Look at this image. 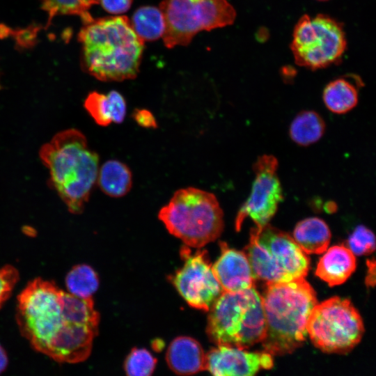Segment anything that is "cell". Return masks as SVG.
<instances>
[{
	"mask_svg": "<svg viewBox=\"0 0 376 376\" xmlns=\"http://www.w3.org/2000/svg\"><path fill=\"white\" fill-rule=\"evenodd\" d=\"M17 301L20 331L36 351L60 363H79L89 357L100 322L91 298L76 297L38 278Z\"/></svg>",
	"mask_w": 376,
	"mask_h": 376,
	"instance_id": "obj_1",
	"label": "cell"
},
{
	"mask_svg": "<svg viewBox=\"0 0 376 376\" xmlns=\"http://www.w3.org/2000/svg\"><path fill=\"white\" fill-rule=\"evenodd\" d=\"M78 40L82 68L97 79L121 81L137 76L145 42L127 17L93 18L84 23Z\"/></svg>",
	"mask_w": 376,
	"mask_h": 376,
	"instance_id": "obj_2",
	"label": "cell"
},
{
	"mask_svg": "<svg viewBox=\"0 0 376 376\" xmlns=\"http://www.w3.org/2000/svg\"><path fill=\"white\" fill-rule=\"evenodd\" d=\"M39 156L49 173V182L68 210L80 214L97 182L98 155L77 129L58 132L40 148Z\"/></svg>",
	"mask_w": 376,
	"mask_h": 376,
	"instance_id": "obj_3",
	"label": "cell"
},
{
	"mask_svg": "<svg viewBox=\"0 0 376 376\" xmlns=\"http://www.w3.org/2000/svg\"><path fill=\"white\" fill-rule=\"evenodd\" d=\"M260 295L265 320L264 351L272 356L292 353L306 338L308 319L318 303L315 290L301 278L266 283Z\"/></svg>",
	"mask_w": 376,
	"mask_h": 376,
	"instance_id": "obj_4",
	"label": "cell"
},
{
	"mask_svg": "<svg viewBox=\"0 0 376 376\" xmlns=\"http://www.w3.org/2000/svg\"><path fill=\"white\" fill-rule=\"evenodd\" d=\"M209 311L206 332L217 345L245 350L261 343L265 337L261 295L254 287L223 291Z\"/></svg>",
	"mask_w": 376,
	"mask_h": 376,
	"instance_id": "obj_5",
	"label": "cell"
},
{
	"mask_svg": "<svg viewBox=\"0 0 376 376\" xmlns=\"http://www.w3.org/2000/svg\"><path fill=\"white\" fill-rule=\"evenodd\" d=\"M168 231L187 246L201 248L224 229V213L212 193L196 188L177 190L158 214Z\"/></svg>",
	"mask_w": 376,
	"mask_h": 376,
	"instance_id": "obj_6",
	"label": "cell"
},
{
	"mask_svg": "<svg viewBox=\"0 0 376 376\" xmlns=\"http://www.w3.org/2000/svg\"><path fill=\"white\" fill-rule=\"evenodd\" d=\"M256 279L266 283L305 278L310 260L293 237L268 224L253 228L244 251Z\"/></svg>",
	"mask_w": 376,
	"mask_h": 376,
	"instance_id": "obj_7",
	"label": "cell"
},
{
	"mask_svg": "<svg viewBox=\"0 0 376 376\" xmlns=\"http://www.w3.org/2000/svg\"><path fill=\"white\" fill-rule=\"evenodd\" d=\"M159 8L165 22L162 39L168 49L187 46L199 32L231 25L236 17L227 0H162Z\"/></svg>",
	"mask_w": 376,
	"mask_h": 376,
	"instance_id": "obj_8",
	"label": "cell"
},
{
	"mask_svg": "<svg viewBox=\"0 0 376 376\" xmlns=\"http://www.w3.org/2000/svg\"><path fill=\"white\" fill-rule=\"evenodd\" d=\"M313 345L324 352L346 353L361 340L363 324L350 301L338 297L316 304L306 324Z\"/></svg>",
	"mask_w": 376,
	"mask_h": 376,
	"instance_id": "obj_9",
	"label": "cell"
},
{
	"mask_svg": "<svg viewBox=\"0 0 376 376\" xmlns=\"http://www.w3.org/2000/svg\"><path fill=\"white\" fill-rule=\"evenodd\" d=\"M347 40L340 23L328 15L301 16L295 26L290 49L297 65L315 70L340 60Z\"/></svg>",
	"mask_w": 376,
	"mask_h": 376,
	"instance_id": "obj_10",
	"label": "cell"
},
{
	"mask_svg": "<svg viewBox=\"0 0 376 376\" xmlns=\"http://www.w3.org/2000/svg\"><path fill=\"white\" fill-rule=\"evenodd\" d=\"M183 266L171 276V281L182 297L191 307L209 311L223 292L205 250L191 253L188 247L181 249Z\"/></svg>",
	"mask_w": 376,
	"mask_h": 376,
	"instance_id": "obj_11",
	"label": "cell"
},
{
	"mask_svg": "<svg viewBox=\"0 0 376 376\" xmlns=\"http://www.w3.org/2000/svg\"><path fill=\"white\" fill-rule=\"evenodd\" d=\"M277 168L278 161L273 155H263L254 163L255 179L249 198L237 212L235 223L237 231L247 217L260 229L276 213L283 198Z\"/></svg>",
	"mask_w": 376,
	"mask_h": 376,
	"instance_id": "obj_12",
	"label": "cell"
},
{
	"mask_svg": "<svg viewBox=\"0 0 376 376\" xmlns=\"http://www.w3.org/2000/svg\"><path fill=\"white\" fill-rule=\"evenodd\" d=\"M272 355L263 352L217 345L206 354V369L217 376H250L273 366Z\"/></svg>",
	"mask_w": 376,
	"mask_h": 376,
	"instance_id": "obj_13",
	"label": "cell"
},
{
	"mask_svg": "<svg viewBox=\"0 0 376 376\" xmlns=\"http://www.w3.org/2000/svg\"><path fill=\"white\" fill-rule=\"evenodd\" d=\"M221 255L212 265L213 273L224 292H237L254 287L256 280L244 251L220 243Z\"/></svg>",
	"mask_w": 376,
	"mask_h": 376,
	"instance_id": "obj_14",
	"label": "cell"
},
{
	"mask_svg": "<svg viewBox=\"0 0 376 376\" xmlns=\"http://www.w3.org/2000/svg\"><path fill=\"white\" fill-rule=\"evenodd\" d=\"M166 359L179 375H191L206 369V354L200 343L189 336H179L169 345Z\"/></svg>",
	"mask_w": 376,
	"mask_h": 376,
	"instance_id": "obj_15",
	"label": "cell"
},
{
	"mask_svg": "<svg viewBox=\"0 0 376 376\" xmlns=\"http://www.w3.org/2000/svg\"><path fill=\"white\" fill-rule=\"evenodd\" d=\"M324 253L318 262L316 276L330 286L342 284L356 269L355 255L343 245L333 246Z\"/></svg>",
	"mask_w": 376,
	"mask_h": 376,
	"instance_id": "obj_16",
	"label": "cell"
},
{
	"mask_svg": "<svg viewBox=\"0 0 376 376\" xmlns=\"http://www.w3.org/2000/svg\"><path fill=\"white\" fill-rule=\"evenodd\" d=\"M84 106L96 124L103 127L112 123H123L127 112L124 97L115 90L106 94L97 91L90 93Z\"/></svg>",
	"mask_w": 376,
	"mask_h": 376,
	"instance_id": "obj_17",
	"label": "cell"
},
{
	"mask_svg": "<svg viewBox=\"0 0 376 376\" xmlns=\"http://www.w3.org/2000/svg\"><path fill=\"white\" fill-rule=\"evenodd\" d=\"M293 239L305 253L320 254L328 248L331 231L322 219L309 217L297 224Z\"/></svg>",
	"mask_w": 376,
	"mask_h": 376,
	"instance_id": "obj_18",
	"label": "cell"
},
{
	"mask_svg": "<svg viewBox=\"0 0 376 376\" xmlns=\"http://www.w3.org/2000/svg\"><path fill=\"white\" fill-rule=\"evenodd\" d=\"M105 194L113 198L126 195L132 186V174L123 162L110 159L99 167L97 182Z\"/></svg>",
	"mask_w": 376,
	"mask_h": 376,
	"instance_id": "obj_19",
	"label": "cell"
},
{
	"mask_svg": "<svg viewBox=\"0 0 376 376\" xmlns=\"http://www.w3.org/2000/svg\"><path fill=\"white\" fill-rule=\"evenodd\" d=\"M359 86V84H354L348 77H340L330 81L322 93L325 106L334 113H347L358 103Z\"/></svg>",
	"mask_w": 376,
	"mask_h": 376,
	"instance_id": "obj_20",
	"label": "cell"
},
{
	"mask_svg": "<svg viewBox=\"0 0 376 376\" xmlns=\"http://www.w3.org/2000/svg\"><path fill=\"white\" fill-rule=\"evenodd\" d=\"M130 21L136 34L144 42L157 40L164 35L165 22L159 8L141 6L134 12Z\"/></svg>",
	"mask_w": 376,
	"mask_h": 376,
	"instance_id": "obj_21",
	"label": "cell"
},
{
	"mask_svg": "<svg viewBox=\"0 0 376 376\" xmlns=\"http://www.w3.org/2000/svg\"><path fill=\"white\" fill-rule=\"evenodd\" d=\"M323 118L314 111H302L292 121L289 134L291 139L301 146H307L320 139L325 132Z\"/></svg>",
	"mask_w": 376,
	"mask_h": 376,
	"instance_id": "obj_22",
	"label": "cell"
},
{
	"mask_svg": "<svg viewBox=\"0 0 376 376\" xmlns=\"http://www.w3.org/2000/svg\"><path fill=\"white\" fill-rule=\"evenodd\" d=\"M69 293L80 298H91L99 287V279L95 270L87 265L73 267L65 277Z\"/></svg>",
	"mask_w": 376,
	"mask_h": 376,
	"instance_id": "obj_23",
	"label": "cell"
},
{
	"mask_svg": "<svg viewBox=\"0 0 376 376\" xmlns=\"http://www.w3.org/2000/svg\"><path fill=\"white\" fill-rule=\"evenodd\" d=\"M42 8L49 14V19L58 15H74L79 16L83 22L93 19L89 9L98 0H40Z\"/></svg>",
	"mask_w": 376,
	"mask_h": 376,
	"instance_id": "obj_24",
	"label": "cell"
},
{
	"mask_svg": "<svg viewBox=\"0 0 376 376\" xmlns=\"http://www.w3.org/2000/svg\"><path fill=\"white\" fill-rule=\"evenodd\" d=\"M157 359L144 348H133L126 357L124 368L127 375L148 376L152 374Z\"/></svg>",
	"mask_w": 376,
	"mask_h": 376,
	"instance_id": "obj_25",
	"label": "cell"
},
{
	"mask_svg": "<svg viewBox=\"0 0 376 376\" xmlns=\"http://www.w3.org/2000/svg\"><path fill=\"white\" fill-rule=\"evenodd\" d=\"M347 247L356 256L370 254L375 249V235L366 226H357L347 238Z\"/></svg>",
	"mask_w": 376,
	"mask_h": 376,
	"instance_id": "obj_26",
	"label": "cell"
},
{
	"mask_svg": "<svg viewBox=\"0 0 376 376\" xmlns=\"http://www.w3.org/2000/svg\"><path fill=\"white\" fill-rule=\"evenodd\" d=\"M19 280L18 271L11 265L0 267V308L9 298Z\"/></svg>",
	"mask_w": 376,
	"mask_h": 376,
	"instance_id": "obj_27",
	"label": "cell"
},
{
	"mask_svg": "<svg viewBox=\"0 0 376 376\" xmlns=\"http://www.w3.org/2000/svg\"><path fill=\"white\" fill-rule=\"evenodd\" d=\"M133 0H98L104 10L113 15L126 13L130 8Z\"/></svg>",
	"mask_w": 376,
	"mask_h": 376,
	"instance_id": "obj_28",
	"label": "cell"
},
{
	"mask_svg": "<svg viewBox=\"0 0 376 376\" xmlns=\"http://www.w3.org/2000/svg\"><path fill=\"white\" fill-rule=\"evenodd\" d=\"M132 117L136 123L145 128H156L157 123L154 115L146 109H136L134 111Z\"/></svg>",
	"mask_w": 376,
	"mask_h": 376,
	"instance_id": "obj_29",
	"label": "cell"
},
{
	"mask_svg": "<svg viewBox=\"0 0 376 376\" xmlns=\"http://www.w3.org/2000/svg\"><path fill=\"white\" fill-rule=\"evenodd\" d=\"M368 276L366 278V283L368 285L373 286L375 284V274H372V272L375 271V260H373V262L368 261Z\"/></svg>",
	"mask_w": 376,
	"mask_h": 376,
	"instance_id": "obj_30",
	"label": "cell"
},
{
	"mask_svg": "<svg viewBox=\"0 0 376 376\" xmlns=\"http://www.w3.org/2000/svg\"><path fill=\"white\" fill-rule=\"evenodd\" d=\"M8 363V359L6 352L0 345V374L6 370Z\"/></svg>",
	"mask_w": 376,
	"mask_h": 376,
	"instance_id": "obj_31",
	"label": "cell"
},
{
	"mask_svg": "<svg viewBox=\"0 0 376 376\" xmlns=\"http://www.w3.org/2000/svg\"><path fill=\"white\" fill-rule=\"evenodd\" d=\"M318 1H327V0H318Z\"/></svg>",
	"mask_w": 376,
	"mask_h": 376,
	"instance_id": "obj_32",
	"label": "cell"
}]
</instances>
